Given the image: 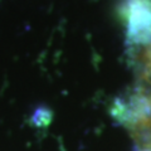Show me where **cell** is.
Wrapping results in <instances>:
<instances>
[{
  "label": "cell",
  "mask_w": 151,
  "mask_h": 151,
  "mask_svg": "<svg viewBox=\"0 0 151 151\" xmlns=\"http://www.w3.org/2000/svg\"><path fill=\"white\" fill-rule=\"evenodd\" d=\"M117 13L131 47L144 48L151 43V0H121Z\"/></svg>",
  "instance_id": "obj_1"
},
{
  "label": "cell",
  "mask_w": 151,
  "mask_h": 151,
  "mask_svg": "<svg viewBox=\"0 0 151 151\" xmlns=\"http://www.w3.org/2000/svg\"><path fill=\"white\" fill-rule=\"evenodd\" d=\"M140 65L144 78L151 84V43L142 48L140 55Z\"/></svg>",
  "instance_id": "obj_2"
}]
</instances>
